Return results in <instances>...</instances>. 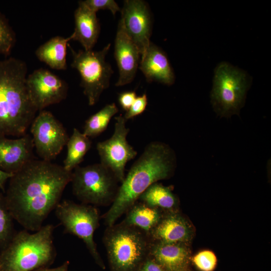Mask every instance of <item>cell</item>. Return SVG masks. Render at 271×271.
<instances>
[{
	"label": "cell",
	"mask_w": 271,
	"mask_h": 271,
	"mask_svg": "<svg viewBox=\"0 0 271 271\" xmlns=\"http://www.w3.org/2000/svg\"><path fill=\"white\" fill-rule=\"evenodd\" d=\"M72 172L34 158L9 179L5 194L14 219L24 229L37 231L60 202Z\"/></svg>",
	"instance_id": "1"
},
{
	"label": "cell",
	"mask_w": 271,
	"mask_h": 271,
	"mask_svg": "<svg viewBox=\"0 0 271 271\" xmlns=\"http://www.w3.org/2000/svg\"><path fill=\"white\" fill-rule=\"evenodd\" d=\"M176 164V154L169 145L160 142L149 144L131 166L111 207L103 216L105 224H114L150 185L171 177Z\"/></svg>",
	"instance_id": "2"
},
{
	"label": "cell",
	"mask_w": 271,
	"mask_h": 271,
	"mask_svg": "<svg viewBox=\"0 0 271 271\" xmlns=\"http://www.w3.org/2000/svg\"><path fill=\"white\" fill-rule=\"evenodd\" d=\"M27 71L21 59L0 61V137L25 135L36 116L26 85Z\"/></svg>",
	"instance_id": "3"
},
{
	"label": "cell",
	"mask_w": 271,
	"mask_h": 271,
	"mask_svg": "<svg viewBox=\"0 0 271 271\" xmlns=\"http://www.w3.org/2000/svg\"><path fill=\"white\" fill-rule=\"evenodd\" d=\"M52 224L31 233L25 229L16 232L0 251V271H34L48 267L55 260Z\"/></svg>",
	"instance_id": "4"
},
{
	"label": "cell",
	"mask_w": 271,
	"mask_h": 271,
	"mask_svg": "<svg viewBox=\"0 0 271 271\" xmlns=\"http://www.w3.org/2000/svg\"><path fill=\"white\" fill-rule=\"evenodd\" d=\"M103 242L111 271H138L149 256L147 234L122 222L107 226Z\"/></svg>",
	"instance_id": "5"
},
{
	"label": "cell",
	"mask_w": 271,
	"mask_h": 271,
	"mask_svg": "<svg viewBox=\"0 0 271 271\" xmlns=\"http://www.w3.org/2000/svg\"><path fill=\"white\" fill-rule=\"evenodd\" d=\"M246 72L222 62L214 71L211 102L214 110L221 117L239 115L243 106L250 85Z\"/></svg>",
	"instance_id": "6"
},
{
	"label": "cell",
	"mask_w": 271,
	"mask_h": 271,
	"mask_svg": "<svg viewBox=\"0 0 271 271\" xmlns=\"http://www.w3.org/2000/svg\"><path fill=\"white\" fill-rule=\"evenodd\" d=\"M71 182L76 198L82 203L93 206L112 203L119 189L114 174L100 163L78 166L72 173Z\"/></svg>",
	"instance_id": "7"
},
{
	"label": "cell",
	"mask_w": 271,
	"mask_h": 271,
	"mask_svg": "<svg viewBox=\"0 0 271 271\" xmlns=\"http://www.w3.org/2000/svg\"><path fill=\"white\" fill-rule=\"evenodd\" d=\"M73 60L71 67L76 69L81 77V86L87 98L88 104H96L103 92L109 85L113 73L105 57L110 47L108 44L101 50H79L75 51L68 44Z\"/></svg>",
	"instance_id": "8"
},
{
	"label": "cell",
	"mask_w": 271,
	"mask_h": 271,
	"mask_svg": "<svg viewBox=\"0 0 271 271\" xmlns=\"http://www.w3.org/2000/svg\"><path fill=\"white\" fill-rule=\"evenodd\" d=\"M55 210L57 218L64 228V232L81 239L95 263L102 269H105V264L93 238L94 233L99 225V214L96 208L64 200L58 203Z\"/></svg>",
	"instance_id": "9"
},
{
	"label": "cell",
	"mask_w": 271,
	"mask_h": 271,
	"mask_svg": "<svg viewBox=\"0 0 271 271\" xmlns=\"http://www.w3.org/2000/svg\"><path fill=\"white\" fill-rule=\"evenodd\" d=\"M114 129L108 139L97 143L96 149L100 163L114 174L119 183L125 177L126 163L134 159L137 152L126 140L129 129L126 127V120L121 114L115 118Z\"/></svg>",
	"instance_id": "10"
},
{
	"label": "cell",
	"mask_w": 271,
	"mask_h": 271,
	"mask_svg": "<svg viewBox=\"0 0 271 271\" xmlns=\"http://www.w3.org/2000/svg\"><path fill=\"white\" fill-rule=\"evenodd\" d=\"M34 148L41 160L51 162L66 146L67 131L53 114L46 110L39 111L31 124Z\"/></svg>",
	"instance_id": "11"
},
{
	"label": "cell",
	"mask_w": 271,
	"mask_h": 271,
	"mask_svg": "<svg viewBox=\"0 0 271 271\" xmlns=\"http://www.w3.org/2000/svg\"><path fill=\"white\" fill-rule=\"evenodd\" d=\"M26 85L31 100L37 111L65 99L68 88L65 81L44 68L35 70L28 75Z\"/></svg>",
	"instance_id": "12"
},
{
	"label": "cell",
	"mask_w": 271,
	"mask_h": 271,
	"mask_svg": "<svg viewBox=\"0 0 271 271\" xmlns=\"http://www.w3.org/2000/svg\"><path fill=\"white\" fill-rule=\"evenodd\" d=\"M120 13L119 24L142 55L151 42L152 20L149 7L144 1L126 0Z\"/></svg>",
	"instance_id": "13"
},
{
	"label": "cell",
	"mask_w": 271,
	"mask_h": 271,
	"mask_svg": "<svg viewBox=\"0 0 271 271\" xmlns=\"http://www.w3.org/2000/svg\"><path fill=\"white\" fill-rule=\"evenodd\" d=\"M34 148L32 137L28 134L16 139L0 137V170L17 172L34 158Z\"/></svg>",
	"instance_id": "14"
},
{
	"label": "cell",
	"mask_w": 271,
	"mask_h": 271,
	"mask_svg": "<svg viewBox=\"0 0 271 271\" xmlns=\"http://www.w3.org/2000/svg\"><path fill=\"white\" fill-rule=\"evenodd\" d=\"M141 54L134 43L118 24L114 44V57L119 77L116 86L127 84L133 80L139 66Z\"/></svg>",
	"instance_id": "15"
},
{
	"label": "cell",
	"mask_w": 271,
	"mask_h": 271,
	"mask_svg": "<svg viewBox=\"0 0 271 271\" xmlns=\"http://www.w3.org/2000/svg\"><path fill=\"white\" fill-rule=\"evenodd\" d=\"M147 235L151 242L187 244L192 238V230L188 221L173 211L163 214Z\"/></svg>",
	"instance_id": "16"
},
{
	"label": "cell",
	"mask_w": 271,
	"mask_h": 271,
	"mask_svg": "<svg viewBox=\"0 0 271 271\" xmlns=\"http://www.w3.org/2000/svg\"><path fill=\"white\" fill-rule=\"evenodd\" d=\"M139 68L149 82L171 85L175 82L174 73L166 54L152 42L141 55Z\"/></svg>",
	"instance_id": "17"
},
{
	"label": "cell",
	"mask_w": 271,
	"mask_h": 271,
	"mask_svg": "<svg viewBox=\"0 0 271 271\" xmlns=\"http://www.w3.org/2000/svg\"><path fill=\"white\" fill-rule=\"evenodd\" d=\"M149 256L166 271H182L190 268L191 251L187 244L151 242Z\"/></svg>",
	"instance_id": "18"
},
{
	"label": "cell",
	"mask_w": 271,
	"mask_h": 271,
	"mask_svg": "<svg viewBox=\"0 0 271 271\" xmlns=\"http://www.w3.org/2000/svg\"><path fill=\"white\" fill-rule=\"evenodd\" d=\"M96 13L90 10L81 1L74 12L75 29L72 40L78 41L85 51L92 50L96 43L100 25Z\"/></svg>",
	"instance_id": "19"
},
{
	"label": "cell",
	"mask_w": 271,
	"mask_h": 271,
	"mask_svg": "<svg viewBox=\"0 0 271 271\" xmlns=\"http://www.w3.org/2000/svg\"><path fill=\"white\" fill-rule=\"evenodd\" d=\"M72 40L69 37L56 36L41 45L36 51L38 59L53 69L64 70L67 69V48L68 42Z\"/></svg>",
	"instance_id": "20"
},
{
	"label": "cell",
	"mask_w": 271,
	"mask_h": 271,
	"mask_svg": "<svg viewBox=\"0 0 271 271\" xmlns=\"http://www.w3.org/2000/svg\"><path fill=\"white\" fill-rule=\"evenodd\" d=\"M161 210L142 202L135 203L127 211L122 222L135 227L148 234L160 220Z\"/></svg>",
	"instance_id": "21"
},
{
	"label": "cell",
	"mask_w": 271,
	"mask_h": 271,
	"mask_svg": "<svg viewBox=\"0 0 271 271\" xmlns=\"http://www.w3.org/2000/svg\"><path fill=\"white\" fill-rule=\"evenodd\" d=\"M141 202L167 212L175 211L178 199L172 188L156 182L150 185L139 197Z\"/></svg>",
	"instance_id": "22"
},
{
	"label": "cell",
	"mask_w": 271,
	"mask_h": 271,
	"mask_svg": "<svg viewBox=\"0 0 271 271\" xmlns=\"http://www.w3.org/2000/svg\"><path fill=\"white\" fill-rule=\"evenodd\" d=\"M91 145L89 138L74 128L66 144L67 153L63 166L64 169L72 172L82 162Z\"/></svg>",
	"instance_id": "23"
},
{
	"label": "cell",
	"mask_w": 271,
	"mask_h": 271,
	"mask_svg": "<svg viewBox=\"0 0 271 271\" xmlns=\"http://www.w3.org/2000/svg\"><path fill=\"white\" fill-rule=\"evenodd\" d=\"M118 111L115 103L106 105L85 121L83 133L88 138L98 136L106 129L112 117Z\"/></svg>",
	"instance_id": "24"
},
{
	"label": "cell",
	"mask_w": 271,
	"mask_h": 271,
	"mask_svg": "<svg viewBox=\"0 0 271 271\" xmlns=\"http://www.w3.org/2000/svg\"><path fill=\"white\" fill-rule=\"evenodd\" d=\"M14 218L11 214L5 195L0 192V248L6 246L15 234Z\"/></svg>",
	"instance_id": "25"
},
{
	"label": "cell",
	"mask_w": 271,
	"mask_h": 271,
	"mask_svg": "<svg viewBox=\"0 0 271 271\" xmlns=\"http://www.w3.org/2000/svg\"><path fill=\"white\" fill-rule=\"evenodd\" d=\"M16 43V35L6 16L0 12V55H10Z\"/></svg>",
	"instance_id": "26"
},
{
	"label": "cell",
	"mask_w": 271,
	"mask_h": 271,
	"mask_svg": "<svg viewBox=\"0 0 271 271\" xmlns=\"http://www.w3.org/2000/svg\"><path fill=\"white\" fill-rule=\"evenodd\" d=\"M191 261L200 271H214L217 263L216 256L209 250L199 252L193 256Z\"/></svg>",
	"instance_id": "27"
},
{
	"label": "cell",
	"mask_w": 271,
	"mask_h": 271,
	"mask_svg": "<svg viewBox=\"0 0 271 271\" xmlns=\"http://www.w3.org/2000/svg\"><path fill=\"white\" fill-rule=\"evenodd\" d=\"M82 2L90 10L96 13L100 10H108L113 15L121 12V9L113 0H85Z\"/></svg>",
	"instance_id": "28"
},
{
	"label": "cell",
	"mask_w": 271,
	"mask_h": 271,
	"mask_svg": "<svg viewBox=\"0 0 271 271\" xmlns=\"http://www.w3.org/2000/svg\"><path fill=\"white\" fill-rule=\"evenodd\" d=\"M147 104L148 97L146 94L137 96L130 107L126 111L124 118L127 121L142 114L146 109Z\"/></svg>",
	"instance_id": "29"
},
{
	"label": "cell",
	"mask_w": 271,
	"mask_h": 271,
	"mask_svg": "<svg viewBox=\"0 0 271 271\" xmlns=\"http://www.w3.org/2000/svg\"><path fill=\"white\" fill-rule=\"evenodd\" d=\"M137 97L134 91H125L119 94L118 101L121 108L126 111L130 107Z\"/></svg>",
	"instance_id": "30"
},
{
	"label": "cell",
	"mask_w": 271,
	"mask_h": 271,
	"mask_svg": "<svg viewBox=\"0 0 271 271\" xmlns=\"http://www.w3.org/2000/svg\"><path fill=\"white\" fill-rule=\"evenodd\" d=\"M138 271H166L159 263L148 256Z\"/></svg>",
	"instance_id": "31"
},
{
	"label": "cell",
	"mask_w": 271,
	"mask_h": 271,
	"mask_svg": "<svg viewBox=\"0 0 271 271\" xmlns=\"http://www.w3.org/2000/svg\"><path fill=\"white\" fill-rule=\"evenodd\" d=\"M13 174L9 173L0 170V190L5 192V185L7 182L12 177Z\"/></svg>",
	"instance_id": "32"
},
{
	"label": "cell",
	"mask_w": 271,
	"mask_h": 271,
	"mask_svg": "<svg viewBox=\"0 0 271 271\" xmlns=\"http://www.w3.org/2000/svg\"><path fill=\"white\" fill-rule=\"evenodd\" d=\"M69 265V261L67 260L65 261L60 266L55 267V268H48L47 267H42V268H40L36 270H35L34 271H67Z\"/></svg>",
	"instance_id": "33"
},
{
	"label": "cell",
	"mask_w": 271,
	"mask_h": 271,
	"mask_svg": "<svg viewBox=\"0 0 271 271\" xmlns=\"http://www.w3.org/2000/svg\"><path fill=\"white\" fill-rule=\"evenodd\" d=\"M182 271H192V270L190 268H189V269L184 270H182Z\"/></svg>",
	"instance_id": "34"
}]
</instances>
